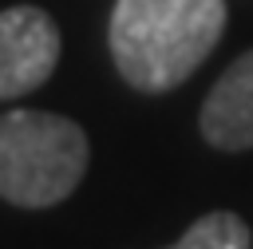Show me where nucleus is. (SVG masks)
Instances as JSON below:
<instances>
[{
    "label": "nucleus",
    "mask_w": 253,
    "mask_h": 249,
    "mask_svg": "<svg viewBox=\"0 0 253 249\" xmlns=\"http://www.w3.org/2000/svg\"><path fill=\"white\" fill-rule=\"evenodd\" d=\"M170 249H249V225L229 209H213L198 217Z\"/></svg>",
    "instance_id": "nucleus-5"
},
{
    "label": "nucleus",
    "mask_w": 253,
    "mask_h": 249,
    "mask_svg": "<svg viewBox=\"0 0 253 249\" xmlns=\"http://www.w3.org/2000/svg\"><path fill=\"white\" fill-rule=\"evenodd\" d=\"M202 134L217 150L253 146V51L237 55L202 103Z\"/></svg>",
    "instance_id": "nucleus-4"
},
{
    "label": "nucleus",
    "mask_w": 253,
    "mask_h": 249,
    "mask_svg": "<svg viewBox=\"0 0 253 249\" xmlns=\"http://www.w3.org/2000/svg\"><path fill=\"white\" fill-rule=\"evenodd\" d=\"M225 32V0H119L111 12V55L138 91L186 83Z\"/></svg>",
    "instance_id": "nucleus-1"
},
{
    "label": "nucleus",
    "mask_w": 253,
    "mask_h": 249,
    "mask_svg": "<svg viewBox=\"0 0 253 249\" xmlns=\"http://www.w3.org/2000/svg\"><path fill=\"white\" fill-rule=\"evenodd\" d=\"M59 63V28L36 4L0 12V99L36 91Z\"/></svg>",
    "instance_id": "nucleus-3"
},
{
    "label": "nucleus",
    "mask_w": 253,
    "mask_h": 249,
    "mask_svg": "<svg viewBox=\"0 0 253 249\" xmlns=\"http://www.w3.org/2000/svg\"><path fill=\"white\" fill-rule=\"evenodd\" d=\"M87 134L75 119L51 111L0 115V198L12 206H55L87 174Z\"/></svg>",
    "instance_id": "nucleus-2"
}]
</instances>
